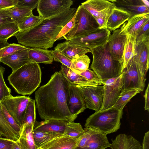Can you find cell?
<instances>
[{
	"instance_id": "obj_39",
	"label": "cell",
	"mask_w": 149,
	"mask_h": 149,
	"mask_svg": "<svg viewBox=\"0 0 149 149\" xmlns=\"http://www.w3.org/2000/svg\"><path fill=\"white\" fill-rule=\"evenodd\" d=\"M77 73L84 72L88 69L90 59L86 54L72 60Z\"/></svg>"
},
{
	"instance_id": "obj_15",
	"label": "cell",
	"mask_w": 149,
	"mask_h": 149,
	"mask_svg": "<svg viewBox=\"0 0 149 149\" xmlns=\"http://www.w3.org/2000/svg\"><path fill=\"white\" fill-rule=\"evenodd\" d=\"M149 38L135 44L134 58L146 78L149 67Z\"/></svg>"
},
{
	"instance_id": "obj_6",
	"label": "cell",
	"mask_w": 149,
	"mask_h": 149,
	"mask_svg": "<svg viewBox=\"0 0 149 149\" xmlns=\"http://www.w3.org/2000/svg\"><path fill=\"white\" fill-rule=\"evenodd\" d=\"M74 25L71 31L58 40L66 41L86 35L99 28L91 14L81 5L77 8Z\"/></svg>"
},
{
	"instance_id": "obj_32",
	"label": "cell",
	"mask_w": 149,
	"mask_h": 149,
	"mask_svg": "<svg viewBox=\"0 0 149 149\" xmlns=\"http://www.w3.org/2000/svg\"><path fill=\"white\" fill-rule=\"evenodd\" d=\"M35 104V100L31 99L29 100L24 116L22 126L34 125L36 121Z\"/></svg>"
},
{
	"instance_id": "obj_14",
	"label": "cell",
	"mask_w": 149,
	"mask_h": 149,
	"mask_svg": "<svg viewBox=\"0 0 149 149\" xmlns=\"http://www.w3.org/2000/svg\"><path fill=\"white\" fill-rule=\"evenodd\" d=\"M127 37L120 28H118L110 34L107 43L109 52L113 58L122 64Z\"/></svg>"
},
{
	"instance_id": "obj_18",
	"label": "cell",
	"mask_w": 149,
	"mask_h": 149,
	"mask_svg": "<svg viewBox=\"0 0 149 149\" xmlns=\"http://www.w3.org/2000/svg\"><path fill=\"white\" fill-rule=\"evenodd\" d=\"M81 138L77 139L64 134L43 144L39 149H76Z\"/></svg>"
},
{
	"instance_id": "obj_11",
	"label": "cell",
	"mask_w": 149,
	"mask_h": 149,
	"mask_svg": "<svg viewBox=\"0 0 149 149\" xmlns=\"http://www.w3.org/2000/svg\"><path fill=\"white\" fill-rule=\"evenodd\" d=\"M111 31L107 28H98L80 37L72 39L70 41L90 49L107 44Z\"/></svg>"
},
{
	"instance_id": "obj_9",
	"label": "cell",
	"mask_w": 149,
	"mask_h": 149,
	"mask_svg": "<svg viewBox=\"0 0 149 149\" xmlns=\"http://www.w3.org/2000/svg\"><path fill=\"white\" fill-rule=\"evenodd\" d=\"M31 99L25 96H13L11 95L5 97L0 102L22 127L25 111Z\"/></svg>"
},
{
	"instance_id": "obj_55",
	"label": "cell",
	"mask_w": 149,
	"mask_h": 149,
	"mask_svg": "<svg viewBox=\"0 0 149 149\" xmlns=\"http://www.w3.org/2000/svg\"><path fill=\"white\" fill-rule=\"evenodd\" d=\"M142 1L143 2V3L148 8H149V2L148 0H142Z\"/></svg>"
},
{
	"instance_id": "obj_40",
	"label": "cell",
	"mask_w": 149,
	"mask_h": 149,
	"mask_svg": "<svg viewBox=\"0 0 149 149\" xmlns=\"http://www.w3.org/2000/svg\"><path fill=\"white\" fill-rule=\"evenodd\" d=\"M27 47L20 44L13 43L0 49V59L11 55L21 50L25 49Z\"/></svg>"
},
{
	"instance_id": "obj_44",
	"label": "cell",
	"mask_w": 149,
	"mask_h": 149,
	"mask_svg": "<svg viewBox=\"0 0 149 149\" xmlns=\"http://www.w3.org/2000/svg\"><path fill=\"white\" fill-rule=\"evenodd\" d=\"M76 12L73 17L65 25L54 40V42L58 40L69 32L74 25Z\"/></svg>"
},
{
	"instance_id": "obj_20",
	"label": "cell",
	"mask_w": 149,
	"mask_h": 149,
	"mask_svg": "<svg viewBox=\"0 0 149 149\" xmlns=\"http://www.w3.org/2000/svg\"><path fill=\"white\" fill-rule=\"evenodd\" d=\"M28 49V47L2 58L0 59V63L10 67L13 72L15 71L24 65L34 61L29 56Z\"/></svg>"
},
{
	"instance_id": "obj_52",
	"label": "cell",
	"mask_w": 149,
	"mask_h": 149,
	"mask_svg": "<svg viewBox=\"0 0 149 149\" xmlns=\"http://www.w3.org/2000/svg\"><path fill=\"white\" fill-rule=\"evenodd\" d=\"M144 97L145 99V105L144 109L145 110L148 111L149 109V83L148 84L147 87L145 91V93L144 95Z\"/></svg>"
},
{
	"instance_id": "obj_37",
	"label": "cell",
	"mask_w": 149,
	"mask_h": 149,
	"mask_svg": "<svg viewBox=\"0 0 149 149\" xmlns=\"http://www.w3.org/2000/svg\"><path fill=\"white\" fill-rule=\"evenodd\" d=\"M43 19L39 16H35L32 14L26 17L18 26L19 31H24L32 27Z\"/></svg>"
},
{
	"instance_id": "obj_4",
	"label": "cell",
	"mask_w": 149,
	"mask_h": 149,
	"mask_svg": "<svg viewBox=\"0 0 149 149\" xmlns=\"http://www.w3.org/2000/svg\"><path fill=\"white\" fill-rule=\"evenodd\" d=\"M91 50L93 58L91 68L102 82L121 75L123 64L113 58L107 44Z\"/></svg>"
},
{
	"instance_id": "obj_31",
	"label": "cell",
	"mask_w": 149,
	"mask_h": 149,
	"mask_svg": "<svg viewBox=\"0 0 149 149\" xmlns=\"http://www.w3.org/2000/svg\"><path fill=\"white\" fill-rule=\"evenodd\" d=\"M32 11L28 8L16 5L10 9L13 21L19 24L26 17L33 13Z\"/></svg>"
},
{
	"instance_id": "obj_49",
	"label": "cell",
	"mask_w": 149,
	"mask_h": 149,
	"mask_svg": "<svg viewBox=\"0 0 149 149\" xmlns=\"http://www.w3.org/2000/svg\"><path fill=\"white\" fill-rule=\"evenodd\" d=\"M18 0H0V9H10L17 4Z\"/></svg>"
},
{
	"instance_id": "obj_12",
	"label": "cell",
	"mask_w": 149,
	"mask_h": 149,
	"mask_svg": "<svg viewBox=\"0 0 149 149\" xmlns=\"http://www.w3.org/2000/svg\"><path fill=\"white\" fill-rule=\"evenodd\" d=\"M86 108L100 111L102 107L104 96L103 86H86L78 87Z\"/></svg>"
},
{
	"instance_id": "obj_27",
	"label": "cell",
	"mask_w": 149,
	"mask_h": 149,
	"mask_svg": "<svg viewBox=\"0 0 149 149\" xmlns=\"http://www.w3.org/2000/svg\"><path fill=\"white\" fill-rule=\"evenodd\" d=\"M28 54L29 57L38 63L52 64L54 59L51 50L38 47H28Z\"/></svg>"
},
{
	"instance_id": "obj_22",
	"label": "cell",
	"mask_w": 149,
	"mask_h": 149,
	"mask_svg": "<svg viewBox=\"0 0 149 149\" xmlns=\"http://www.w3.org/2000/svg\"><path fill=\"white\" fill-rule=\"evenodd\" d=\"M68 122L58 120H45L41 122L36 121L34 126L33 130L64 134Z\"/></svg>"
},
{
	"instance_id": "obj_19",
	"label": "cell",
	"mask_w": 149,
	"mask_h": 149,
	"mask_svg": "<svg viewBox=\"0 0 149 149\" xmlns=\"http://www.w3.org/2000/svg\"><path fill=\"white\" fill-rule=\"evenodd\" d=\"M54 49L61 52L71 60L85 55L87 53L91 52L90 49L70 40L58 43Z\"/></svg>"
},
{
	"instance_id": "obj_41",
	"label": "cell",
	"mask_w": 149,
	"mask_h": 149,
	"mask_svg": "<svg viewBox=\"0 0 149 149\" xmlns=\"http://www.w3.org/2000/svg\"><path fill=\"white\" fill-rule=\"evenodd\" d=\"M5 69L0 66V102L5 97L11 95V90L6 85L3 77Z\"/></svg>"
},
{
	"instance_id": "obj_48",
	"label": "cell",
	"mask_w": 149,
	"mask_h": 149,
	"mask_svg": "<svg viewBox=\"0 0 149 149\" xmlns=\"http://www.w3.org/2000/svg\"><path fill=\"white\" fill-rule=\"evenodd\" d=\"M39 0H18L17 5L28 8L32 10L37 8Z\"/></svg>"
},
{
	"instance_id": "obj_1",
	"label": "cell",
	"mask_w": 149,
	"mask_h": 149,
	"mask_svg": "<svg viewBox=\"0 0 149 149\" xmlns=\"http://www.w3.org/2000/svg\"><path fill=\"white\" fill-rule=\"evenodd\" d=\"M70 84L60 70L36 91V106L42 119L74 122L76 118L69 111L67 104Z\"/></svg>"
},
{
	"instance_id": "obj_58",
	"label": "cell",
	"mask_w": 149,
	"mask_h": 149,
	"mask_svg": "<svg viewBox=\"0 0 149 149\" xmlns=\"http://www.w3.org/2000/svg\"></svg>"
},
{
	"instance_id": "obj_56",
	"label": "cell",
	"mask_w": 149,
	"mask_h": 149,
	"mask_svg": "<svg viewBox=\"0 0 149 149\" xmlns=\"http://www.w3.org/2000/svg\"><path fill=\"white\" fill-rule=\"evenodd\" d=\"M0 136L3 137V135L1 132L0 131Z\"/></svg>"
},
{
	"instance_id": "obj_2",
	"label": "cell",
	"mask_w": 149,
	"mask_h": 149,
	"mask_svg": "<svg viewBox=\"0 0 149 149\" xmlns=\"http://www.w3.org/2000/svg\"><path fill=\"white\" fill-rule=\"evenodd\" d=\"M77 9L70 8L34 26L19 31L14 36L18 42L26 47L47 49L53 47L54 40L65 25L73 17Z\"/></svg>"
},
{
	"instance_id": "obj_3",
	"label": "cell",
	"mask_w": 149,
	"mask_h": 149,
	"mask_svg": "<svg viewBox=\"0 0 149 149\" xmlns=\"http://www.w3.org/2000/svg\"><path fill=\"white\" fill-rule=\"evenodd\" d=\"M10 84L18 94L31 95L40 85L41 71L39 63L33 61L13 71L8 77Z\"/></svg>"
},
{
	"instance_id": "obj_7",
	"label": "cell",
	"mask_w": 149,
	"mask_h": 149,
	"mask_svg": "<svg viewBox=\"0 0 149 149\" xmlns=\"http://www.w3.org/2000/svg\"><path fill=\"white\" fill-rule=\"evenodd\" d=\"M81 5L93 16L99 28H107V23L116 6L111 0H88Z\"/></svg>"
},
{
	"instance_id": "obj_30",
	"label": "cell",
	"mask_w": 149,
	"mask_h": 149,
	"mask_svg": "<svg viewBox=\"0 0 149 149\" xmlns=\"http://www.w3.org/2000/svg\"><path fill=\"white\" fill-rule=\"evenodd\" d=\"M141 91L140 89L137 88L127 89L122 90L112 107L123 110L124 107L131 99Z\"/></svg>"
},
{
	"instance_id": "obj_13",
	"label": "cell",
	"mask_w": 149,
	"mask_h": 149,
	"mask_svg": "<svg viewBox=\"0 0 149 149\" xmlns=\"http://www.w3.org/2000/svg\"><path fill=\"white\" fill-rule=\"evenodd\" d=\"M121 74L117 77L107 79L102 82L104 96L102 107L100 111L112 107L122 91Z\"/></svg>"
},
{
	"instance_id": "obj_23",
	"label": "cell",
	"mask_w": 149,
	"mask_h": 149,
	"mask_svg": "<svg viewBox=\"0 0 149 149\" xmlns=\"http://www.w3.org/2000/svg\"><path fill=\"white\" fill-rule=\"evenodd\" d=\"M111 141V149H141L140 142L131 135L120 134Z\"/></svg>"
},
{
	"instance_id": "obj_50",
	"label": "cell",
	"mask_w": 149,
	"mask_h": 149,
	"mask_svg": "<svg viewBox=\"0 0 149 149\" xmlns=\"http://www.w3.org/2000/svg\"><path fill=\"white\" fill-rule=\"evenodd\" d=\"M13 144V140L3 137L0 138V149H10Z\"/></svg>"
},
{
	"instance_id": "obj_16",
	"label": "cell",
	"mask_w": 149,
	"mask_h": 149,
	"mask_svg": "<svg viewBox=\"0 0 149 149\" xmlns=\"http://www.w3.org/2000/svg\"><path fill=\"white\" fill-rule=\"evenodd\" d=\"M67 104L69 111L75 118L86 109L78 87L70 84Z\"/></svg>"
},
{
	"instance_id": "obj_17",
	"label": "cell",
	"mask_w": 149,
	"mask_h": 149,
	"mask_svg": "<svg viewBox=\"0 0 149 149\" xmlns=\"http://www.w3.org/2000/svg\"><path fill=\"white\" fill-rule=\"evenodd\" d=\"M149 20V13L131 17L120 27L128 36L135 39L137 34L146 22Z\"/></svg>"
},
{
	"instance_id": "obj_36",
	"label": "cell",
	"mask_w": 149,
	"mask_h": 149,
	"mask_svg": "<svg viewBox=\"0 0 149 149\" xmlns=\"http://www.w3.org/2000/svg\"><path fill=\"white\" fill-rule=\"evenodd\" d=\"M84 130L81 125L74 122H69L65 127L64 134L72 137L79 139L84 133Z\"/></svg>"
},
{
	"instance_id": "obj_46",
	"label": "cell",
	"mask_w": 149,
	"mask_h": 149,
	"mask_svg": "<svg viewBox=\"0 0 149 149\" xmlns=\"http://www.w3.org/2000/svg\"><path fill=\"white\" fill-rule=\"evenodd\" d=\"M84 129V133L81 138L76 149H81L84 147L88 140L96 131L89 128H85Z\"/></svg>"
},
{
	"instance_id": "obj_51",
	"label": "cell",
	"mask_w": 149,
	"mask_h": 149,
	"mask_svg": "<svg viewBox=\"0 0 149 149\" xmlns=\"http://www.w3.org/2000/svg\"><path fill=\"white\" fill-rule=\"evenodd\" d=\"M141 149H149V132L145 133L143 137Z\"/></svg>"
},
{
	"instance_id": "obj_21",
	"label": "cell",
	"mask_w": 149,
	"mask_h": 149,
	"mask_svg": "<svg viewBox=\"0 0 149 149\" xmlns=\"http://www.w3.org/2000/svg\"><path fill=\"white\" fill-rule=\"evenodd\" d=\"M116 7L129 13L131 17L144 13H149V8L143 3L142 0H111Z\"/></svg>"
},
{
	"instance_id": "obj_57",
	"label": "cell",
	"mask_w": 149,
	"mask_h": 149,
	"mask_svg": "<svg viewBox=\"0 0 149 149\" xmlns=\"http://www.w3.org/2000/svg\"><path fill=\"white\" fill-rule=\"evenodd\" d=\"M1 137H2L1 136H0V138H1Z\"/></svg>"
},
{
	"instance_id": "obj_8",
	"label": "cell",
	"mask_w": 149,
	"mask_h": 149,
	"mask_svg": "<svg viewBox=\"0 0 149 149\" xmlns=\"http://www.w3.org/2000/svg\"><path fill=\"white\" fill-rule=\"evenodd\" d=\"M122 90L137 88L143 91L146 79L136 61L134 57L130 61L121 73Z\"/></svg>"
},
{
	"instance_id": "obj_43",
	"label": "cell",
	"mask_w": 149,
	"mask_h": 149,
	"mask_svg": "<svg viewBox=\"0 0 149 149\" xmlns=\"http://www.w3.org/2000/svg\"><path fill=\"white\" fill-rule=\"evenodd\" d=\"M149 38V20L147 21L137 33L135 44Z\"/></svg>"
},
{
	"instance_id": "obj_53",
	"label": "cell",
	"mask_w": 149,
	"mask_h": 149,
	"mask_svg": "<svg viewBox=\"0 0 149 149\" xmlns=\"http://www.w3.org/2000/svg\"><path fill=\"white\" fill-rule=\"evenodd\" d=\"M10 149H22L17 141L13 140V144Z\"/></svg>"
},
{
	"instance_id": "obj_38",
	"label": "cell",
	"mask_w": 149,
	"mask_h": 149,
	"mask_svg": "<svg viewBox=\"0 0 149 149\" xmlns=\"http://www.w3.org/2000/svg\"><path fill=\"white\" fill-rule=\"evenodd\" d=\"M51 52L52 56L54 61L61 63L77 73V72L71 60L61 52L57 50H51Z\"/></svg>"
},
{
	"instance_id": "obj_47",
	"label": "cell",
	"mask_w": 149,
	"mask_h": 149,
	"mask_svg": "<svg viewBox=\"0 0 149 149\" xmlns=\"http://www.w3.org/2000/svg\"><path fill=\"white\" fill-rule=\"evenodd\" d=\"M10 9H0V26L13 22L10 13Z\"/></svg>"
},
{
	"instance_id": "obj_29",
	"label": "cell",
	"mask_w": 149,
	"mask_h": 149,
	"mask_svg": "<svg viewBox=\"0 0 149 149\" xmlns=\"http://www.w3.org/2000/svg\"><path fill=\"white\" fill-rule=\"evenodd\" d=\"M0 131L3 137L17 141L19 138V133L15 131L8 123L3 113L0 102Z\"/></svg>"
},
{
	"instance_id": "obj_42",
	"label": "cell",
	"mask_w": 149,
	"mask_h": 149,
	"mask_svg": "<svg viewBox=\"0 0 149 149\" xmlns=\"http://www.w3.org/2000/svg\"><path fill=\"white\" fill-rule=\"evenodd\" d=\"M1 108L4 117L10 125L16 131L20 133L21 127L9 113L6 108L1 104Z\"/></svg>"
},
{
	"instance_id": "obj_10",
	"label": "cell",
	"mask_w": 149,
	"mask_h": 149,
	"mask_svg": "<svg viewBox=\"0 0 149 149\" xmlns=\"http://www.w3.org/2000/svg\"><path fill=\"white\" fill-rule=\"evenodd\" d=\"M73 3L71 0H39L37 11L39 16L47 19L69 9Z\"/></svg>"
},
{
	"instance_id": "obj_33",
	"label": "cell",
	"mask_w": 149,
	"mask_h": 149,
	"mask_svg": "<svg viewBox=\"0 0 149 149\" xmlns=\"http://www.w3.org/2000/svg\"><path fill=\"white\" fill-rule=\"evenodd\" d=\"M135 45V39L130 36H128L124 53L122 71L127 66L130 61L134 57Z\"/></svg>"
},
{
	"instance_id": "obj_25",
	"label": "cell",
	"mask_w": 149,
	"mask_h": 149,
	"mask_svg": "<svg viewBox=\"0 0 149 149\" xmlns=\"http://www.w3.org/2000/svg\"><path fill=\"white\" fill-rule=\"evenodd\" d=\"M131 17L127 12L115 7L108 19L107 28L113 31L120 27Z\"/></svg>"
},
{
	"instance_id": "obj_35",
	"label": "cell",
	"mask_w": 149,
	"mask_h": 149,
	"mask_svg": "<svg viewBox=\"0 0 149 149\" xmlns=\"http://www.w3.org/2000/svg\"><path fill=\"white\" fill-rule=\"evenodd\" d=\"M19 31L18 24L12 22L0 26V39H8Z\"/></svg>"
},
{
	"instance_id": "obj_54",
	"label": "cell",
	"mask_w": 149,
	"mask_h": 149,
	"mask_svg": "<svg viewBox=\"0 0 149 149\" xmlns=\"http://www.w3.org/2000/svg\"><path fill=\"white\" fill-rule=\"evenodd\" d=\"M8 39L0 40V49L9 45L7 42Z\"/></svg>"
},
{
	"instance_id": "obj_28",
	"label": "cell",
	"mask_w": 149,
	"mask_h": 149,
	"mask_svg": "<svg viewBox=\"0 0 149 149\" xmlns=\"http://www.w3.org/2000/svg\"><path fill=\"white\" fill-rule=\"evenodd\" d=\"M107 135L96 131L85 146L81 149H106L110 147Z\"/></svg>"
},
{
	"instance_id": "obj_34",
	"label": "cell",
	"mask_w": 149,
	"mask_h": 149,
	"mask_svg": "<svg viewBox=\"0 0 149 149\" xmlns=\"http://www.w3.org/2000/svg\"><path fill=\"white\" fill-rule=\"evenodd\" d=\"M63 134L59 133L45 132L33 130L35 143L39 148L41 146L46 142Z\"/></svg>"
},
{
	"instance_id": "obj_5",
	"label": "cell",
	"mask_w": 149,
	"mask_h": 149,
	"mask_svg": "<svg viewBox=\"0 0 149 149\" xmlns=\"http://www.w3.org/2000/svg\"><path fill=\"white\" fill-rule=\"evenodd\" d=\"M123 110L111 107L95 112L86 120L85 128H90L107 135L116 132L120 127Z\"/></svg>"
},
{
	"instance_id": "obj_26",
	"label": "cell",
	"mask_w": 149,
	"mask_h": 149,
	"mask_svg": "<svg viewBox=\"0 0 149 149\" xmlns=\"http://www.w3.org/2000/svg\"><path fill=\"white\" fill-rule=\"evenodd\" d=\"M34 125L22 126L17 140L22 149H39L36 145L33 135Z\"/></svg>"
},
{
	"instance_id": "obj_24",
	"label": "cell",
	"mask_w": 149,
	"mask_h": 149,
	"mask_svg": "<svg viewBox=\"0 0 149 149\" xmlns=\"http://www.w3.org/2000/svg\"><path fill=\"white\" fill-rule=\"evenodd\" d=\"M60 71L71 84L77 87L99 85L97 84L86 79L63 64L61 65Z\"/></svg>"
},
{
	"instance_id": "obj_45",
	"label": "cell",
	"mask_w": 149,
	"mask_h": 149,
	"mask_svg": "<svg viewBox=\"0 0 149 149\" xmlns=\"http://www.w3.org/2000/svg\"><path fill=\"white\" fill-rule=\"evenodd\" d=\"M78 74L89 81L97 84L99 85L102 84V81L99 79L95 72L89 69H88L85 71L79 72Z\"/></svg>"
}]
</instances>
